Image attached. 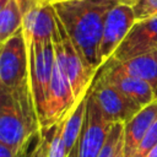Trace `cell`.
I'll return each mask as SVG.
<instances>
[{
    "mask_svg": "<svg viewBox=\"0 0 157 157\" xmlns=\"http://www.w3.org/2000/svg\"><path fill=\"white\" fill-rule=\"evenodd\" d=\"M119 0H65L52 2L54 11L87 65L98 72L99 45L105 16Z\"/></svg>",
    "mask_w": 157,
    "mask_h": 157,
    "instance_id": "cell-1",
    "label": "cell"
},
{
    "mask_svg": "<svg viewBox=\"0 0 157 157\" xmlns=\"http://www.w3.org/2000/svg\"><path fill=\"white\" fill-rule=\"evenodd\" d=\"M39 131L36 109L23 104L11 91L0 85V142L18 155Z\"/></svg>",
    "mask_w": 157,
    "mask_h": 157,
    "instance_id": "cell-2",
    "label": "cell"
},
{
    "mask_svg": "<svg viewBox=\"0 0 157 157\" xmlns=\"http://www.w3.org/2000/svg\"><path fill=\"white\" fill-rule=\"evenodd\" d=\"M0 85L23 104L34 108L29 88L28 49L22 28L0 44Z\"/></svg>",
    "mask_w": 157,
    "mask_h": 157,
    "instance_id": "cell-3",
    "label": "cell"
},
{
    "mask_svg": "<svg viewBox=\"0 0 157 157\" xmlns=\"http://www.w3.org/2000/svg\"><path fill=\"white\" fill-rule=\"evenodd\" d=\"M28 49V70H29V88L36 108V113L42 124L47 108L49 86L54 67V47L53 40L38 42L32 39L23 32Z\"/></svg>",
    "mask_w": 157,
    "mask_h": 157,
    "instance_id": "cell-4",
    "label": "cell"
},
{
    "mask_svg": "<svg viewBox=\"0 0 157 157\" xmlns=\"http://www.w3.org/2000/svg\"><path fill=\"white\" fill-rule=\"evenodd\" d=\"M53 47L59 53L65 70L67 72L72 92L76 102L78 103L85 98L92 86V82L97 75L85 61L71 37L65 29L64 25L55 13V31L53 33Z\"/></svg>",
    "mask_w": 157,
    "mask_h": 157,
    "instance_id": "cell-5",
    "label": "cell"
},
{
    "mask_svg": "<svg viewBox=\"0 0 157 157\" xmlns=\"http://www.w3.org/2000/svg\"><path fill=\"white\" fill-rule=\"evenodd\" d=\"M76 104L77 102L75 99L64 63L59 53L54 49L53 75L49 86L45 114L40 124V129H47L58 123L64 121L76 107Z\"/></svg>",
    "mask_w": 157,
    "mask_h": 157,
    "instance_id": "cell-6",
    "label": "cell"
},
{
    "mask_svg": "<svg viewBox=\"0 0 157 157\" xmlns=\"http://www.w3.org/2000/svg\"><path fill=\"white\" fill-rule=\"evenodd\" d=\"M90 91L110 123H126L141 109L137 103L99 75H96Z\"/></svg>",
    "mask_w": 157,
    "mask_h": 157,
    "instance_id": "cell-7",
    "label": "cell"
},
{
    "mask_svg": "<svg viewBox=\"0 0 157 157\" xmlns=\"http://www.w3.org/2000/svg\"><path fill=\"white\" fill-rule=\"evenodd\" d=\"M112 124L90 91L87 94L85 121L78 140V157H97L107 140Z\"/></svg>",
    "mask_w": 157,
    "mask_h": 157,
    "instance_id": "cell-8",
    "label": "cell"
},
{
    "mask_svg": "<svg viewBox=\"0 0 157 157\" xmlns=\"http://www.w3.org/2000/svg\"><path fill=\"white\" fill-rule=\"evenodd\" d=\"M135 22L136 17L132 6L129 4L118 2L109 10L105 16L99 45V60L102 65L112 58Z\"/></svg>",
    "mask_w": 157,
    "mask_h": 157,
    "instance_id": "cell-9",
    "label": "cell"
},
{
    "mask_svg": "<svg viewBox=\"0 0 157 157\" xmlns=\"http://www.w3.org/2000/svg\"><path fill=\"white\" fill-rule=\"evenodd\" d=\"M157 50V15L137 20L112 58L119 61Z\"/></svg>",
    "mask_w": 157,
    "mask_h": 157,
    "instance_id": "cell-10",
    "label": "cell"
},
{
    "mask_svg": "<svg viewBox=\"0 0 157 157\" xmlns=\"http://www.w3.org/2000/svg\"><path fill=\"white\" fill-rule=\"evenodd\" d=\"M97 75L102 76L104 80L114 85L141 108L155 101L153 88L146 81L119 70L110 60H107L101 66Z\"/></svg>",
    "mask_w": 157,
    "mask_h": 157,
    "instance_id": "cell-11",
    "label": "cell"
},
{
    "mask_svg": "<svg viewBox=\"0 0 157 157\" xmlns=\"http://www.w3.org/2000/svg\"><path fill=\"white\" fill-rule=\"evenodd\" d=\"M22 29L38 42L52 40L55 31V11L48 0H42L23 12Z\"/></svg>",
    "mask_w": 157,
    "mask_h": 157,
    "instance_id": "cell-12",
    "label": "cell"
},
{
    "mask_svg": "<svg viewBox=\"0 0 157 157\" xmlns=\"http://www.w3.org/2000/svg\"><path fill=\"white\" fill-rule=\"evenodd\" d=\"M157 120V101L142 107L130 120L124 123L123 132V155L132 157L139 144Z\"/></svg>",
    "mask_w": 157,
    "mask_h": 157,
    "instance_id": "cell-13",
    "label": "cell"
},
{
    "mask_svg": "<svg viewBox=\"0 0 157 157\" xmlns=\"http://www.w3.org/2000/svg\"><path fill=\"white\" fill-rule=\"evenodd\" d=\"M108 60H110L119 70L146 81L155 92V88L157 87V50L137 55L124 61L115 60L114 58Z\"/></svg>",
    "mask_w": 157,
    "mask_h": 157,
    "instance_id": "cell-14",
    "label": "cell"
},
{
    "mask_svg": "<svg viewBox=\"0 0 157 157\" xmlns=\"http://www.w3.org/2000/svg\"><path fill=\"white\" fill-rule=\"evenodd\" d=\"M86 103H87V96L76 104V107L72 109L69 117L64 120L63 139L65 144L66 155H69L75 148V146L78 144L83 121H85V115H86Z\"/></svg>",
    "mask_w": 157,
    "mask_h": 157,
    "instance_id": "cell-15",
    "label": "cell"
},
{
    "mask_svg": "<svg viewBox=\"0 0 157 157\" xmlns=\"http://www.w3.org/2000/svg\"><path fill=\"white\" fill-rule=\"evenodd\" d=\"M23 11L17 0H9L0 12V44L22 28Z\"/></svg>",
    "mask_w": 157,
    "mask_h": 157,
    "instance_id": "cell-16",
    "label": "cell"
},
{
    "mask_svg": "<svg viewBox=\"0 0 157 157\" xmlns=\"http://www.w3.org/2000/svg\"><path fill=\"white\" fill-rule=\"evenodd\" d=\"M63 129L64 121L58 123L50 128L42 129L47 136V157H66Z\"/></svg>",
    "mask_w": 157,
    "mask_h": 157,
    "instance_id": "cell-17",
    "label": "cell"
},
{
    "mask_svg": "<svg viewBox=\"0 0 157 157\" xmlns=\"http://www.w3.org/2000/svg\"><path fill=\"white\" fill-rule=\"evenodd\" d=\"M156 145H157V120L146 132V135L139 144L137 148L135 150L132 157H146Z\"/></svg>",
    "mask_w": 157,
    "mask_h": 157,
    "instance_id": "cell-18",
    "label": "cell"
},
{
    "mask_svg": "<svg viewBox=\"0 0 157 157\" xmlns=\"http://www.w3.org/2000/svg\"><path fill=\"white\" fill-rule=\"evenodd\" d=\"M131 6L136 21L157 15V0H136Z\"/></svg>",
    "mask_w": 157,
    "mask_h": 157,
    "instance_id": "cell-19",
    "label": "cell"
},
{
    "mask_svg": "<svg viewBox=\"0 0 157 157\" xmlns=\"http://www.w3.org/2000/svg\"><path fill=\"white\" fill-rule=\"evenodd\" d=\"M28 157H47V136L42 129L38 134L37 144H36L31 156H28Z\"/></svg>",
    "mask_w": 157,
    "mask_h": 157,
    "instance_id": "cell-20",
    "label": "cell"
},
{
    "mask_svg": "<svg viewBox=\"0 0 157 157\" xmlns=\"http://www.w3.org/2000/svg\"><path fill=\"white\" fill-rule=\"evenodd\" d=\"M0 157H18V155L9 146L0 142Z\"/></svg>",
    "mask_w": 157,
    "mask_h": 157,
    "instance_id": "cell-21",
    "label": "cell"
},
{
    "mask_svg": "<svg viewBox=\"0 0 157 157\" xmlns=\"http://www.w3.org/2000/svg\"><path fill=\"white\" fill-rule=\"evenodd\" d=\"M66 157H78V144L75 146V148L69 155H66Z\"/></svg>",
    "mask_w": 157,
    "mask_h": 157,
    "instance_id": "cell-22",
    "label": "cell"
},
{
    "mask_svg": "<svg viewBox=\"0 0 157 157\" xmlns=\"http://www.w3.org/2000/svg\"><path fill=\"white\" fill-rule=\"evenodd\" d=\"M146 157H157V145L150 151V153H148Z\"/></svg>",
    "mask_w": 157,
    "mask_h": 157,
    "instance_id": "cell-23",
    "label": "cell"
},
{
    "mask_svg": "<svg viewBox=\"0 0 157 157\" xmlns=\"http://www.w3.org/2000/svg\"><path fill=\"white\" fill-rule=\"evenodd\" d=\"M7 2H9V0H0V12L4 10V7L6 6Z\"/></svg>",
    "mask_w": 157,
    "mask_h": 157,
    "instance_id": "cell-24",
    "label": "cell"
},
{
    "mask_svg": "<svg viewBox=\"0 0 157 157\" xmlns=\"http://www.w3.org/2000/svg\"><path fill=\"white\" fill-rule=\"evenodd\" d=\"M114 157H124V155H123V145L119 147V150H118V152H117V155Z\"/></svg>",
    "mask_w": 157,
    "mask_h": 157,
    "instance_id": "cell-25",
    "label": "cell"
},
{
    "mask_svg": "<svg viewBox=\"0 0 157 157\" xmlns=\"http://www.w3.org/2000/svg\"><path fill=\"white\" fill-rule=\"evenodd\" d=\"M120 2H124V4H129V5H132L136 0H119Z\"/></svg>",
    "mask_w": 157,
    "mask_h": 157,
    "instance_id": "cell-26",
    "label": "cell"
},
{
    "mask_svg": "<svg viewBox=\"0 0 157 157\" xmlns=\"http://www.w3.org/2000/svg\"><path fill=\"white\" fill-rule=\"evenodd\" d=\"M27 150V148H26ZM26 150H23V151H21L20 153H18V157H23L25 156V152H26Z\"/></svg>",
    "mask_w": 157,
    "mask_h": 157,
    "instance_id": "cell-27",
    "label": "cell"
},
{
    "mask_svg": "<svg viewBox=\"0 0 157 157\" xmlns=\"http://www.w3.org/2000/svg\"><path fill=\"white\" fill-rule=\"evenodd\" d=\"M155 99L157 101V87L155 88Z\"/></svg>",
    "mask_w": 157,
    "mask_h": 157,
    "instance_id": "cell-28",
    "label": "cell"
},
{
    "mask_svg": "<svg viewBox=\"0 0 157 157\" xmlns=\"http://www.w3.org/2000/svg\"><path fill=\"white\" fill-rule=\"evenodd\" d=\"M49 2H55V1H65V0H48Z\"/></svg>",
    "mask_w": 157,
    "mask_h": 157,
    "instance_id": "cell-29",
    "label": "cell"
}]
</instances>
